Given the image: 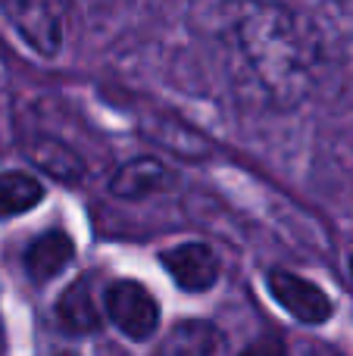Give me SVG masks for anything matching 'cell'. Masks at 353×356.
Returning <instances> with one entry per match:
<instances>
[{
	"label": "cell",
	"instance_id": "1",
	"mask_svg": "<svg viewBox=\"0 0 353 356\" xmlns=\"http://www.w3.org/2000/svg\"><path fill=\"white\" fill-rule=\"evenodd\" d=\"M225 47L231 66L275 110L297 106L319 75V35L281 3L241 0L229 10Z\"/></svg>",
	"mask_w": 353,
	"mask_h": 356
},
{
	"label": "cell",
	"instance_id": "2",
	"mask_svg": "<svg viewBox=\"0 0 353 356\" xmlns=\"http://www.w3.org/2000/svg\"><path fill=\"white\" fill-rule=\"evenodd\" d=\"M13 29L44 56L60 54L69 31L66 0H0Z\"/></svg>",
	"mask_w": 353,
	"mask_h": 356
},
{
	"label": "cell",
	"instance_id": "3",
	"mask_svg": "<svg viewBox=\"0 0 353 356\" xmlns=\"http://www.w3.org/2000/svg\"><path fill=\"white\" fill-rule=\"evenodd\" d=\"M104 307L113 325L131 341H147L160 325V303L141 282H113L104 294Z\"/></svg>",
	"mask_w": 353,
	"mask_h": 356
},
{
	"label": "cell",
	"instance_id": "4",
	"mask_svg": "<svg viewBox=\"0 0 353 356\" xmlns=\"http://www.w3.org/2000/svg\"><path fill=\"white\" fill-rule=\"evenodd\" d=\"M269 294H272L275 303H281L294 319L306 322V325H322V322H329L331 313H335L329 294H325L319 284H313L310 278H300L285 269L269 272Z\"/></svg>",
	"mask_w": 353,
	"mask_h": 356
},
{
	"label": "cell",
	"instance_id": "5",
	"mask_svg": "<svg viewBox=\"0 0 353 356\" xmlns=\"http://www.w3.org/2000/svg\"><path fill=\"white\" fill-rule=\"evenodd\" d=\"M163 266L172 275V282L185 291H206L216 284L219 278V257L213 253V247L200 244V241H188L172 250L163 253Z\"/></svg>",
	"mask_w": 353,
	"mask_h": 356
},
{
	"label": "cell",
	"instance_id": "6",
	"mask_svg": "<svg viewBox=\"0 0 353 356\" xmlns=\"http://www.w3.org/2000/svg\"><path fill=\"white\" fill-rule=\"evenodd\" d=\"M160 356H229V338L213 322L188 319L169 332Z\"/></svg>",
	"mask_w": 353,
	"mask_h": 356
},
{
	"label": "cell",
	"instance_id": "7",
	"mask_svg": "<svg viewBox=\"0 0 353 356\" xmlns=\"http://www.w3.org/2000/svg\"><path fill=\"white\" fill-rule=\"evenodd\" d=\"M72 238L63 232H47L38 234L25 250V269L35 282H50L54 275H60L69 263H72Z\"/></svg>",
	"mask_w": 353,
	"mask_h": 356
},
{
	"label": "cell",
	"instance_id": "8",
	"mask_svg": "<svg viewBox=\"0 0 353 356\" xmlns=\"http://www.w3.org/2000/svg\"><path fill=\"white\" fill-rule=\"evenodd\" d=\"M56 319L66 332L72 334H88L100 328V309L94 303L91 284L88 282H75L72 288L63 291L60 303H56Z\"/></svg>",
	"mask_w": 353,
	"mask_h": 356
},
{
	"label": "cell",
	"instance_id": "9",
	"mask_svg": "<svg viewBox=\"0 0 353 356\" xmlns=\"http://www.w3.org/2000/svg\"><path fill=\"white\" fill-rule=\"evenodd\" d=\"M166 178L169 172L156 160H135L113 175V194L138 200V197H147L154 191H160V184H166Z\"/></svg>",
	"mask_w": 353,
	"mask_h": 356
},
{
	"label": "cell",
	"instance_id": "10",
	"mask_svg": "<svg viewBox=\"0 0 353 356\" xmlns=\"http://www.w3.org/2000/svg\"><path fill=\"white\" fill-rule=\"evenodd\" d=\"M25 154L31 156L38 169H44L47 175L63 178V181H75V178L85 175V163L72 154L69 147H63L60 141H50V138H38L25 147Z\"/></svg>",
	"mask_w": 353,
	"mask_h": 356
},
{
	"label": "cell",
	"instance_id": "11",
	"mask_svg": "<svg viewBox=\"0 0 353 356\" xmlns=\"http://www.w3.org/2000/svg\"><path fill=\"white\" fill-rule=\"evenodd\" d=\"M44 200V188L38 178L25 172H6L0 175V219H13L28 209H35Z\"/></svg>",
	"mask_w": 353,
	"mask_h": 356
},
{
	"label": "cell",
	"instance_id": "12",
	"mask_svg": "<svg viewBox=\"0 0 353 356\" xmlns=\"http://www.w3.org/2000/svg\"><path fill=\"white\" fill-rule=\"evenodd\" d=\"M60 356H75V353H60Z\"/></svg>",
	"mask_w": 353,
	"mask_h": 356
}]
</instances>
